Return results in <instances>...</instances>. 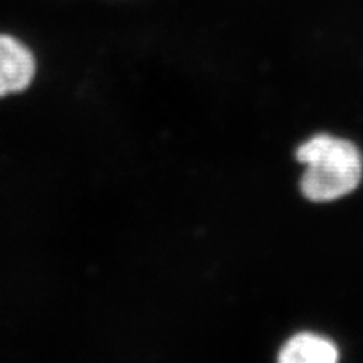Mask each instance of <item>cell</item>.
<instances>
[{"label": "cell", "instance_id": "obj_2", "mask_svg": "<svg viewBox=\"0 0 363 363\" xmlns=\"http://www.w3.org/2000/svg\"><path fill=\"white\" fill-rule=\"evenodd\" d=\"M35 74V60L25 44L0 35V97L25 89Z\"/></svg>", "mask_w": 363, "mask_h": 363}, {"label": "cell", "instance_id": "obj_1", "mask_svg": "<svg viewBox=\"0 0 363 363\" xmlns=\"http://www.w3.org/2000/svg\"><path fill=\"white\" fill-rule=\"evenodd\" d=\"M297 159L308 165L301 179L303 194L312 201H333L351 194L363 176L357 147L330 135H316L300 145Z\"/></svg>", "mask_w": 363, "mask_h": 363}, {"label": "cell", "instance_id": "obj_3", "mask_svg": "<svg viewBox=\"0 0 363 363\" xmlns=\"http://www.w3.org/2000/svg\"><path fill=\"white\" fill-rule=\"evenodd\" d=\"M339 359L337 347L325 337L301 333L289 339L281 348V363H335Z\"/></svg>", "mask_w": 363, "mask_h": 363}]
</instances>
